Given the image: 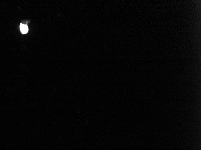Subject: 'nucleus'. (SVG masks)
Listing matches in <instances>:
<instances>
[{
    "label": "nucleus",
    "mask_w": 201,
    "mask_h": 150,
    "mask_svg": "<svg viewBox=\"0 0 201 150\" xmlns=\"http://www.w3.org/2000/svg\"><path fill=\"white\" fill-rule=\"evenodd\" d=\"M20 30L22 34H26L28 31V28L27 25H24V24H20Z\"/></svg>",
    "instance_id": "obj_1"
}]
</instances>
